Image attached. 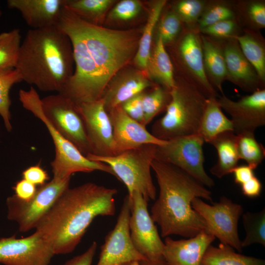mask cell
Listing matches in <instances>:
<instances>
[{"label": "cell", "mask_w": 265, "mask_h": 265, "mask_svg": "<svg viewBox=\"0 0 265 265\" xmlns=\"http://www.w3.org/2000/svg\"><path fill=\"white\" fill-rule=\"evenodd\" d=\"M201 265H265V261L237 253L230 246L220 243L208 247Z\"/></svg>", "instance_id": "cell-28"}, {"label": "cell", "mask_w": 265, "mask_h": 265, "mask_svg": "<svg viewBox=\"0 0 265 265\" xmlns=\"http://www.w3.org/2000/svg\"><path fill=\"white\" fill-rule=\"evenodd\" d=\"M170 94L171 100L165 113L154 123L151 133L165 141L198 134L207 98L181 76H175V85Z\"/></svg>", "instance_id": "cell-5"}, {"label": "cell", "mask_w": 265, "mask_h": 265, "mask_svg": "<svg viewBox=\"0 0 265 265\" xmlns=\"http://www.w3.org/2000/svg\"><path fill=\"white\" fill-rule=\"evenodd\" d=\"M215 239L205 231L187 239L166 237L163 258L168 265H201L206 250Z\"/></svg>", "instance_id": "cell-20"}, {"label": "cell", "mask_w": 265, "mask_h": 265, "mask_svg": "<svg viewBox=\"0 0 265 265\" xmlns=\"http://www.w3.org/2000/svg\"><path fill=\"white\" fill-rule=\"evenodd\" d=\"M238 150L239 159L244 160L254 170L265 157V149L255 137L254 133L237 135Z\"/></svg>", "instance_id": "cell-35"}, {"label": "cell", "mask_w": 265, "mask_h": 265, "mask_svg": "<svg viewBox=\"0 0 265 265\" xmlns=\"http://www.w3.org/2000/svg\"><path fill=\"white\" fill-rule=\"evenodd\" d=\"M130 213V199L127 195L115 226L106 235L101 246L96 265H119L147 260L137 250L132 240L129 227Z\"/></svg>", "instance_id": "cell-14"}, {"label": "cell", "mask_w": 265, "mask_h": 265, "mask_svg": "<svg viewBox=\"0 0 265 265\" xmlns=\"http://www.w3.org/2000/svg\"><path fill=\"white\" fill-rule=\"evenodd\" d=\"M119 265H139V262H136V261L131 262H128V263L120 264Z\"/></svg>", "instance_id": "cell-49"}, {"label": "cell", "mask_w": 265, "mask_h": 265, "mask_svg": "<svg viewBox=\"0 0 265 265\" xmlns=\"http://www.w3.org/2000/svg\"><path fill=\"white\" fill-rule=\"evenodd\" d=\"M205 141L199 134L176 137L157 147L155 159L181 169L207 187L214 182L206 173L203 146Z\"/></svg>", "instance_id": "cell-11"}, {"label": "cell", "mask_w": 265, "mask_h": 265, "mask_svg": "<svg viewBox=\"0 0 265 265\" xmlns=\"http://www.w3.org/2000/svg\"><path fill=\"white\" fill-rule=\"evenodd\" d=\"M57 26L71 41L75 65L73 75L59 93L77 105L101 99L113 77L136 51L138 33L87 22L66 5Z\"/></svg>", "instance_id": "cell-1"}, {"label": "cell", "mask_w": 265, "mask_h": 265, "mask_svg": "<svg viewBox=\"0 0 265 265\" xmlns=\"http://www.w3.org/2000/svg\"><path fill=\"white\" fill-rule=\"evenodd\" d=\"M66 0H8L10 8L21 13L32 29L57 26Z\"/></svg>", "instance_id": "cell-21"}, {"label": "cell", "mask_w": 265, "mask_h": 265, "mask_svg": "<svg viewBox=\"0 0 265 265\" xmlns=\"http://www.w3.org/2000/svg\"><path fill=\"white\" fill-rule=\"evenodd\" d=\"M166 2V0H160L153 4L140 38L134 61L136 65L143 71L147 72L148 64L151 54V46L153 31Z\"/></svg>", "instance_id": "cell-29"}, {"label": "cell", "mask_w": 265, "mask_h": 265, "mask_svg": "<svg viewBox=\"0 0 265 265\" xmlns=\"http://www.w3.org/2000/svg\"><path fill=\"white\" fill-rule=\"evenodd\" d=\"M128 196L131 209L130 232L134 246L148 260L163 258L164 242L148 210V201L137 191Z\"/></svg>", "instance_id": "cell-12"}, {"label": "cell", "mask_w": 265, "mask_h": 265, "mask_svg": "<svg viewBox=\"0 0 265 265\" xmlns=\"http://www.w3.org/2000/svg\"><path fill=\"white\" fill-rule=\"evenodd\" d=\"M141 2L137 0H123L118 2L110 11L109 17L113 20H128L140 11Z\"/></svg>", "instance_id": "cell-41"}, {"label": "cell", "mask_w": 265, "mask_h": 265, "mask_svg": "<svg viewBox=\"0 0 265 265\" xmlns=\"http://www.w3.org/2000/svg\"><path fill=\"white\" fill-rule=\"evenodd\" d=\"M217 98L210 97L207 99L200 124L198 134L207 143L221 133L234 132L232 123L223 113Z\"/></svg>", "instance_id": "cell-26"}, {"label": "cell", "mask_w": 265, "mask_h": 265, "mask_svg": "<svg viewBox=\"0 0 265 265\" xmlns=\"http://www.w3.org/2000/svg\"><path fill=\"white\" fill-rule=\"evenodd\" d=\"M216 150L217 160L210 172L218 178L231 173L239 160L238 150V136L233 131H227L216 136L210 142Z\"/></svg>", "instance_id": "cell-24"}, {"label": "cell", "mask_w": 265, "mask_h": 265, "mask_svg": "<svg viewBox=\"0 0 265 265\" xmlns=\"http://www.w3.org/2000/svg\"><path fill=\"white\" fill-rule=\"evenodd\" d=\"M112 130L115 155L144 145H164L167 141L155 137L146 126L131 118L121 106L108 113Z\"/></svg>", "instance_id": "cell-18"}, {"label": "cell", "mask_w": 265, "mask_h": 265, "mask_svg": "<svg viewBox=\"0 0 265 265\" xmlns=\"http://www.w3.org/2000/svg\"><path fill=\"white\" fill-rule=\"evenodd\" d=\"M159 194L151 208V216L161 236L194 237L206 230L204 221L192 207L195 198L212 202V192L178 167L156 159L152 162Z\"/></svg>", "instance_id": "cell-3"}, {"label": "cell", "mask_w": 265, "mask_h": 265, "mask_svg": "<svg viewBox=\"0 0 265 265\" xmlns=\"http://www.w3.org/2000/svg\"><path fill=\"white\" fill-rule=\"evenodd\" d=\"M117 192L91 182L69 187L40 219L35 232L55 255L71 253L96 217L114 215Z\"/></svg>", "instance_id": "cell-2"}, {"label": "cell", "mask_w": 265, "mask_h": 265, "mask_svg": "<svg viewBox=\"0 0 265 265\" xmlns=\"http://www.w3.org/2000/svg\"><path fill=\"white\" fill-rule=\"evenodd\" d=\"M12 188L14 195L23 201L31 199L37 190L36 186L23 179L17 181Z\"/></svg>", "instance_id": "cell-44"}, {"label": "cell", "mask_w": 265, "mask_h": 265, "mask_svg": "<svg viewBox=\"0 0 265 265\" xmlns=\"http://www.w3.org/2000/svg\"><path fill=\"white\" fill-rule=\"evenodd\" d=\"M50 245L37 232L22 238H0V263L5 265H49L54 255Z\"/></svg>", "instance_id": "cell-15"}, {"label": "cell", "mask_w": 265, "mask_h": 265, "mask_svg": "<svg viewBox=\"0 0 265 265\" xmlns=\"http://www.w3.org/2000/svg\"><path fill=\"white\" fill-rule=\"evenodd\" d=\"M235 183L240 186L251 179L255 175L254 169L248 165H238L232 171Z\"/></svg>", "instance_id": "cell-47"}, {"label": "cell", "mask_w": 265, "mask_h": 265, "mask_svg": "<svg viewBox=\"0 0 265 265\" xmlns=\"http://www.w3.org/2000/svg\"><path fill=\"white\" fill-rule=\"evenodd\" d=\"M184 26L181 20L173 10L164 14L160 20L158 28V36L165 45L174 43L181 33Z\"/></svg>", "instance_id": "cell-39"}, {"label": "cell", "mask_w": 265, "mask_h": 265, "mask_svg": "<svg viewBox=\"0 0 265 265\" xmlns=\"http://www.w3.org/2000/svg\"><path fill=\"white\" fill-rule=\"evenodd\" d=\"M157 147L154 144H146L113 156L98 157L88 154L86 157L108 165L114 176L126 186L128 195L137 191L148 202L156 198V188L151 169L156 158Z\"/></svg>", "instance_id": "cell-7"}, {"label": "cell", "mask_w": 265, "mask_h": 265, "mask_svg": "<svg viewBox=\"0 0 265 265\" xmlns=\"http://www.w3.org/2000/svg\"><path fill=\"white\" fill-rule=\"evenodd\" d=\"M73 62L71 41L59 27L31 28L21 44L15 69L22 81L59 93L73 75Z\"/></svg>", "instance_id": "cell-4"}, {"label": "cell", "mask_w": 265, "mask_h": 265, "mask_svg": "<svg viewBox=\"0 0 265 265\" xmlns=\"http://www.w3.org/2000/svg\"><path fill=\"white\" fill-rule=\"evenodd\" d=\"M147 72L161 86L170 90L175 85L174 68L161 38L157 36L152 54L149 60Z\"/></svg>", "instance_id": "cell-27"}, {"label": "cell", "mask_w": 265, "mask_h": 265, "mask_svg": "<svg viewBox=\"0 0 265 265\" xmlns=\"http://www.w3.org/2000/svg\"><path fill=\"white\" fill-rule=\"evenodd\" d=\"M19 95L23 106L42 122L52 138L55 148V157L51 163L53 178L62 180L71 178L73 174L77 172L90 173L95 171H103L114 176L108 165L88 159L50 124L42 113L41 99L33 87L28 90H20Z\"/></svg>", "instance_id": "cell-6"}, {"label": "cell", "mask_w": 265, "mask_h": 265, "mask_svg": "<svg viewBox=\"0 0 265 265\" xmlns=\"http://www.w3.org/2000/svg\"><path fill=\"white\" fill-rule=\"evenodd\" d=\"M200 36L206 76L213 88L223 95L222 85L226 80L227 73L221 41L201 33Z\"/></svg>", "instance_id": "cell-23"}, {"label": "cell", "mask_w": 265, "mask_h": 265, "mask_svg": "<svg viewBox=\"0 0 265 265\" xmlns=\"http://www.w3.org/2000/svg\"><path fill=\"white\" fill-rule=\"evenodd\" d=\"M245 237L242 248L255 243L265 246V208L257 212H247L241 215Z\"/></svg>", "instance_id": "cell-32"}, {"label": "cell", "mask_w": 265, "mask_h": 265, "mask_svg": "<svg viewBox=\"0 0 265 265\" xmlns=\"http://www.w3.org/2000/svg\"><path fill=\"white\" fill-rule=\"evenodd\" d=\"M170 100V90L162 86L155 85L148 93L143 92L144 125L146 126L158 114L165 111Z\"/></svg>", "instance_id": "cell-31"}, {"label": "cell", "mask_w": 265, "mask_h": 265, "mask_svg": "<svg viewBox=\"0 0 265 265\" xmlns=\"http://www.w3.org/2000/svg\"><path fill=\"white\" fill-rule=\"evenodd\" d=\"M21 39L17 28L0 33V72L15 69Z\"/></svg>", "instance_id": "cell-33"}, {"label": "cell", "mask_w": 265, "mask_h": 265, "mask_svg": "<svg viewBox=\"0 0 265 265\" xmlns=\"http://www.w3.org/2000/svg\"><path fill=\"white\" fill-rule=\"evenodd\" d=\"M177 40L176 52L181 77L193 84L207 98L219 96L206 76L200 32L184 26Z\"/></svg>", "instance_id": "cell-13"}, {"label": "cell", "mask_w": 265, "mask_h": 265, "mask_svg": "<svg viewBox=\"0 0 265 265\" xmlns=\"http://www.w3.org/2000/svg\"><path fill=\"white\" fill-rule=\"evenodd\" d=\"M22 81L20 74L15 69L0 72V115L5 129L9 132L12 129L10 111L11 105L10 90L14 84Z\"/></svg>", "instance_id": "cell-36"}, {"label": "cell", "mask_w": 265, "mask_h": 265, "mask_svg": "<svg viewBox=\"0 0 265 265\" xmlns=\"http://www.w3.org/2000/svg\"><path fill=\"white\" fill-rule=\"evenodd\" d=\"M241 28L236 20L220 21L199 29L204 35L218 39L233 37L239 34Z\"/></svg>", "instance_id": "cell-40"}, {"label": "cell", "mask_w": 265, "mask_h": 265, "mask_svg": "<svg viewBox=\"0 0 265 265\" xmlns=\"http://www.w3.org/2000/svg\"><path fill=\"white\" fill-rule=\"evenodd\" d=\"M233 38L237 40L243 54L265 83V42L260 31L242 28Z\"/></svg>", "instance_id": "cell-25"}, {"label": "cell", "mask_w": 265, "mask_h": 265, "mask_svg": "<svg viewBox=\"0 0 265 265\" xmlns=\"http://www.w3.org/2000/svg\"><path fill=\"white\" fill-rule=\"evenodd\" d=\"M236 20L242 28L260 31L265 27V0L234 1Z\"/></svg>", "instance_id": "cell-30"}, {"label": "cell", "mask_w": 265, "mask_h": 265, "mask_svg": "<svg viewBox=\"0 0 265 265\" xmlns=\"http://www.w3.org/2000/svg\"><path fill=\"white\" fill-rule=\"evenodd\" d=\"M41 110L50 124L83 155L90 153L84 121L76 103L57 93L41 99Z\"/></svg>", "instance_id": "cell-9"}, {"label": "cell", "mask_w": 265, "mask_h": 265, "mask_svg": "<svg viewBox=\"0 0 265 265\" xmlns=\"http://www.w3.org/2000/svg\"><path fill=\"white\" fill-rule=\"evenodd\" d=\"M113 2L111 0H66V7L79 18L89 22L98 18Z\"/></svg>", "instance_id": "cell-37"}, {"label": "cell", "mask_w": 265, "mask_h": 265, "mask_svg": "<svg viewBox=\"0 0 265 265\" xmlns=\"http://www.w3.org/2000/svg\"><path fill=\"white\" fill-rule=\"evenodd\" d=\"M97 246V242L93 241L84 252L71 258L63 265H92Z\"/></svg>", "instance_id": "cell-45"}, {"label": "cell", "mask_w": 265, "mask_h": 265, "mask_svg": "<svg viewBox=\"0 0 265 265\" xmlns=\"http://www.w3.org/2000/svg\"><path fill=\"white\" fill-rule=\"evenodd\" d=\"M227 20H236L234 2L207 0L205 8L198 21L197 27L199 30L217 22Z\"/></svg>", "instance_id": "cell-34"}, {"label": "cell", "mask_w": 265, "mask_h": 265, "mask_svg": "<svg viewBox=\"0 0 265 265\" xmlns=\"http://www.w3.org/2000/svg\"><path fill=\"white\" fill-rule=\"evenodd\" d=\"M25 179L35 186H41L50 179L48 173L39 164L30 166L25 169L22 173Z\"/></svg>", "instance_id": "cell-43"}, {"label": "cell", "mask_w": 265, "mask_h": 265, "mask_svg": "<svg viewBox=\"0 0 265 265\" xmlns=\"http://www.w3.org/2000/svg\"><path fill=\"white\" fill-rule=\"evenodd\" d=\"M77 105L84 121L90 154L98 157L115 155L112 127L103 99Z\"/></svg>", "instance_id": "cell-16"}, {"label": "cell", "mask_w": 265, "mask_h": 265, "mask_svg": "<svg viewBox=\"0 0 265 265\" xmlns=\"http://www.w3.org/2000/svg\"><path fill=\"white\" fill-rule=\"evenodd\" d=\"M240 186L243 194L249 198L259 196L262 190V183L255 175Z\"/></svg>", "instance_id": "cell-46"}, {"label": "cell", "mask_w": 265, "mask_h": 265, "mask_svg": "<svg viewBox=\"0 0 265 265\" xmlns=\"http://www.w3.org/2000/svg\"><path fill=\"white\" fill-rule=\"evenodd\" d=\"M226 67V80L243 91L252 93L265 88L256 71L243 54L237 40L220 39Z\"/></svg>", "instance_id": "cell-19"}, {"label": "cell", "mask_w": 265, "mask_h": 265, "mask_svg": "<svg viewBox=\"0 0 265 265\" xmlns=\"http://www.w3.org/2000/svg\"><path fill=\"white\" fill-rule=\"evenodd\" d=\"M155 85L141 73L132 72L112 79L101 98L107 113L133 96Z\"/></svg>", "instance_id": "cell-22"}, {"label": "cell", "mask_w": 265, "mask_h": 265, "mask_svg": "<svg viewBox=\"0 0 265 265\" xmlns=\"http://www.w3.org/2000/svg\"><path fill=\"white\" fill-rule=\"evenodd\" d=\"M220 107L231 116L237 134L254 133L265 125V89L256 90L234 101L224 94L217 98Z\"/></svg>", "instance_id": "cell-17"}, {"label": "cell", "mask_w": 265, "mask_h": 265, "mask_svg": "<svg viewBox=\"0 0 265 265\" xmlns=\"http://www.w3.org/2000/svg\"><path fill=\"white\" fill-rule=\"evenodd\" d=\"M191 205L204 221L206 232L217 238L221 243L241 252V240L238 230V220L243 213L241 205L223 196L218 202L212 205L200 198H195Z\"/></svg>", "instance_id": "cell-8"}, {"label": "cell", "mask_w": 265, "mask_h": 265, "mask_svg": "<svg viewBox=\"0 0 265 265\" xmlns=\"http://www.w3.org/2000/svg\"><path fill=\"white\" fill-rule=\"evenodd\" d=\"M143 92L133 96L121 105L124 111L131 118L143 125H144V115L142 99Z\"/></svg>", "instance_id": "cell-42"}, {"label": "cell", "mask_w": 265, "mask_h": 265, "mask_svg": "<svg viewBox=\"0 0 265 265\" xmlns=\"http://www.w3.org/2000/svg\"><path fill=\"white\" fill-rule=\"evenodd\" d=\"M1 15H2V12H1V9L0 8V17L1 16Z\"/></svg>", "instance_id": "cell-50"}, {"label": "cell", "mask_w": 265, "mask_h": 265, "mask_svg": "<svg viewBox=\"0 0 265 265\" xmlns=\"http://www.w3.org/2000/svg\"><path fill=\"white\" fill-rule=\"evenodd\" d=\"M139 265H168L163 258L155 260L150 261L145 260L139 262Z\"/></svg>", "instance_id": "cell-48"}, {"label": "cell", "mask_w": 265, "mask_h": 265, "mask_svg": "<svg viewBox=\"0 0 265 265\" xmlns=\"http://www.w3.org/2000/svg\"><path fill=\"white\" fill-rule=\"evenodd\" d=\"M70 179L53 178L38 186L34 196L28 201L21 200L14 194L8 197L6 200L8 219L18 224L21 232L35 229L56 199L69 187Z\"/></svg>", "instance_id": "cell-10"}, {"label": "cell", "mask_w": 265, "mask_h": 265, "mask_svg": "<svg viewBox=\"0 0 265 265\" xmlns=\"http://www.w3.org/2000/svg\"><path fill=\"white\" fill-rule=\"evenodd\" d=\"M207 2V0H181L176 3L173 11L184 26L196 28Z\"/></svg>", "instance_id": "cell-38"}]
</instances>
